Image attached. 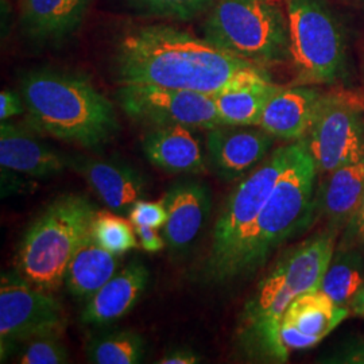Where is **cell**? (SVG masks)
<instances>
[{"instance_id": "cell-1", "label": "cell", "mask_w": 364, "mask_h": 364, "mask_svg": "<svg viewBox=\"0 0 364 364\" xmlns=\"http://www.w3.org/2000/svg\"><path fill=\"white\" fill-rule=\"evenodd\" d=\"M114 65L120 85H156L210 96L272 80L267 69L208 39L166 25L135 27L123 34L117 42Z\"/></svg>"}, {"instance_id": "cell-2", "label": "cell", "mask_w": 364, "mask_h": 364, "mask_svg": "<svg viewBox=\"0 0 364 364\" xmlns=\"http://www.w3.org/2000/svg\"><path fill=\"white\" fill-rule=\"evenodd\" d=\"M338 228L313 235L281 257L257 287L242 314L240 341L246 351L267 362H287L279 346V324L289 305L318 290L333 258Z\"/></svg>"}, {"instance_id": "cell-3", "label": "cell", "mask_w": 364, "mask_h": 364, "mask_svg": "<svg viewBox=\"0 0 364 364\" xmlns=\"http://www.w3.org/2000/svg\"><path fill=\"white\" fill-rule=\"evenodd\" d=\"M30 124L60 141L95 149L117 131L115 107L88 78L55 69H34L21 80Z\"/></svg>"}, {"instance_id": "cell-4", "label": "cell", "mask_w": 364, "mask_h": 364, "mask_svg": "<svg viewBox=\"0 0 364 364\" xmlns=\"http://www.w3.org/2000/svg\"><path fill=\"white\" fill-rule=\"evenodd\" d=\"M318 170L304 139L290 144L287 168L274 186L259 216L221 270L224 282L252 273L279 246L306 230L316 216V178Z\"/></svg>"}, {"instance_id": "cell-5", "label": "cell", "mask_w": 364, "mask_h": 364, "mask_svg": "<svg viewBox=\"0 0 364 364\" xmlns=\"http://www.w3.org/2000/svg\"><path fill=\"white\" fill-rule=\"evenodd\" d=\"M95 213L87 196L66 193L53 200L28 225L18 247V273L42 290H57L75 251L91 232Z\"/></svg>"}, {"instance_id": "cell-6", "label": "cell", "mask_w": 364, "mask_h": 364, "mask_svg": "<svg viewBox=\"0 0 364 364\" xmlns=\"http://www.w3.org/2000/svg\"><path fill=\"white\" fill-rule=\"evenodd\" d=\"M204 38L267 69L290 60V33L282 0H218L203 25Z\"/></svg>"}, {"instance_id": "cell-7", "label": "cell", "mask_w": 364, "mask_h": 364, "mask_svg": "<svg viewBox=\"0 0 364 364\" xmlns=\"http://www.w3.org/2000/svg\"><path fill=\"white\" fill-rule=\"evenodd\" d=\"M285 7L294 84L335 82L346 64V42L326 0H285Z\"/></svg>"}, {"instance_id": "cell-8", "label": "cell", "mask_w": 364, "mask_h": 364, "mask_svg": "<svg viewBox=\"0 0 364 364\" xmlns=\"http://www.w3.org/2000/svg\"><path fill=\"white\" fill-rule=\"evenodd\" d=\"M289 156L290 144L274 150L237 183L228 197L212 235V245L205 264V273L210 279H218L221 270L259 216L275 183L287 168Z\"/></svg>"}, {"instance_id": "cell-9", "label": "cell", "mask_w": 364, "mask_h": 364, "mask_svg": "<svg viewBox=\"0 0 364 364\" xmlns=\"http://www.w3.org/2000/svg\"><path fill=\"white\" fill-rule=\"evenodd\" d=\"M66 314L61 302L49 291L28 282L21 274L6 273L0 281V347L1 360L28 338L61 336Z\"/></svg>"}, {"instance_id": "cell-10", "label": "cell", "mask_w": 364, "mask_h": 364, "mask_svg": "<svg viewBox=\"0 0 364 364\" xmlns=\"http://www.w3.org/2000/svg\"><path fill=\"white\" fill-rule=\"evenodd\" d=\"M363 105L353 95L324 93L305 135L318 173L335 170L364 158Z\"/></svg>"}, {"instance_id": "cell-11", "label": "cell", "mask_w": 364, "mask_h": 364, "mask_svg": "<svg viewBox=\"0 0 364 364\" xmlns=\"http://www.w3.org/2000/svg\"><path fill=\"white\" fill-rule=\"evenodd\" d=\"M117 100L127 117L150 129L180 124L208 131L223 124L213 96L200 92L123 84L117 90Z\"/></svg>"}, {"instance_id": "cell-12", "label": "cell", "mask_w": 364, "mask_h": 364, "mask_svg": "<svg viewBox=\"0 0 364 364\" xmlns=\"http://www.w3.org/2000/svg\"><path fill=\"white\" fill-rule=\"evenodd\" d=\"M350 308L340 306L320 290L301 294L294 299L279 324V346L287 360L293 351L317 346L348 316Z\"/></svg>"}, {"instance_id": "cell-13", "label": "cell", "mask_w": 364, "mask_h": 364, "mask_svg": "<svg viewBox=\"0 0 364 364\" xmlns=\"http://www.w3.org/2000/svg\"><path fill=\"white\" fill-rule=\"evenodd\" d=\"M273 142V135L262 129L221 124L207 134L209 166L221 180L240 178L266 159Z\"/></svg>"}, {"instance_id": "cell-14", "label": "cell", "mask_w": 364, "mask_h": 364, "mask_svg": "<svg viewBox=\"0 0 364 364\" xmlns=\"http://www.w3.org/2000/svg\"><path fill=\"white\" fill-rule=\"evenodd\" d=\"M0 165L16 174L49 178L64 173L70 159L42 144L31 131L7 120L0 124Z\"/></svg>"}, {"instance_id": "cell-15", "label": "cell", "mask_w": 364, "mask_h": 364, "mask_svg": "<svg viewBox=\"0 0 364 364\" xmlns=\"http://www.w3.org/2000/svg\"><path fill=\"white\" fill-rule=\"evenodd\" d=\"M168 220L164 236L171 250L182 251L195 243L205 225L210 209L208 188L197 181H181L164 196Z\"/></svg>"}, {"instance_id": "cell-16", "label": "cell", "mask_w": 364, "mask_h": 364, "mask_svg": "<svg viewBox=\"0 0 364 364\" xmlns=\"http://www.w3.org/2000/svg\"><path fill=\"white\" fill-rule=\"evenodd\" d=\"M324 93L313 85L281 87L266 105L259 129L285 141L305 138Z\"/></svg>"}, {"instance_id": "cell-17", "label": "cell", "mask_w": 364, "mask_h": 364, "mask_svg": "<svg viewBox=\"0 0 364 364\" xmlns=\"http://www.w3.org/2000/svg\"><path fill=\"white\" fill-rule=\"evenodd\" d=\"M91 4L92 0H22L19 25L34 42L58 43L77 31Z\"/></svg>"}, {"instance_id": "cell-18", "label": "cell", "mask_w": 364, "mask_h": 364, "mask_svg": "<svg viewBox=\"0 0 364 364\" xmlns=\"http://www.w3.org/2000/svg\"><path fill=\"white\" fill-rule=\"evenodd\" d=\"M149 270L141 260L130 263L115 274L105 287L87 299L81 320L90 326H107L135 306L149 284Z\"/></svg>"}, {"instance_id": "cell-19", "label": "cell", "mask_w": 364, "mask_h": 364, "mask_svg": "<svg viewBox=\"0 0 364 364\" xmlns=\"http://www.w3.org/2000/svg\"><path fill=\"white\" fill-rule=\"evenodd\" d=\"M70 166L85 178L105 207L117 213L130 212L132 205L144 197L142 176L126 164L105 159H70Z\"/></svg>"}, {"instance_id": "cell-20", "label": "cell", "mask_w": 364, "mask_h": 364, "mask_svg": "<svg viewBox=\"0 0 364 364\" xmlns=\"http://www.w3.org/2000/svg\"><path fill=\"white\" fill-rule=\"evenodd\" d=\"M142 149L151 165L168 173H203L207 166L192 129L180 124L151 127L144 138Z\"/></svg>"}, {"instance_id": "cell-21", "label": "cell", "mask_w": 364, "mask_h": 364, "mask_svg": "<svg viewBox=\"0 0 364 364\" xmlns=\"http://www.w3.org/2000/svg\"><path fill=\"white\" fill-rule=\"evenodd\" d=\"M117 255L102 247L90 232L69 262L64 284L75 299L87 301L117 274Z\"/></svg>"}, {"instance_id": "cell-22", "label": "cell", "mask_w": 364, "mask_h": 364, "mask_svg": "<svg viewBox=\"0 0 364 364\" xmlns=\"http://www.w3.org/2000/svg\"><path fill=\"white\" fill-rule=\"evenodd\" d=\"M364 195V158L329 173L317 195V208L338 228L351 221Z\"/></svg>"}, {"instance_id": "cell-23", "label": "cell", "mask_w": 364, "mask_h": 364, "mask_svg": "<svg viewBox=\"0 0 364 364\" xmlns=\"http://www.w3.org/2000/svg\"><path fill=\"white\" fill-rule=\"evenodd\" d=\"M282 85L272 80L242 85L213 96L221 123L225 126H259L260 117L270 99Z\"/></svg>"}, {"instance_id": "cell-24", "label": "cell", "mask_w": 364, "mask_h": 364, "mask_svg": "<svg viewBox=\"0 0 364 364\" xmlns=\"http://www.w3.org/2000/svg\"><path fill=\"white\" fill-rule=\"evenodd\" d=\"M364 287V263L355 250H338L333 254L318 290L340 306L350 308L355 294Z\"/></svg>"}, {"instance_id": "cell-25", "label": "cell", "mask_w": 364, "mask_h": 364, "mask_svg": "<svg viewBox=\"0 0 364 364\" xmlns=\"http://www.w3.org/2000/svg\"><path fill=\"white\" fill-rule=\"evenodd\" d=\"M144 355V338L134 331L100 333L87 344V358L95 364L139 363Z\"/></svg>"}, {"instance_id": "cell-26", "label": "cell", "mask_w": 364, "mask_h": 364, "mask_svg": "<svg viewBox=\"0 0 364 364\" xmlns=\"http://www.w3.org/2000/svg\"><path fill=\"white\" fill-rule=\"evenodd\" d=\"M132 223L108 210H96L91 232L95 240L107 251L120 255L138 247Z\"/></svg>"}, {"instance_id": "cell-27", "label": "cell", "mask_w": 364, "mask_h": 364, "mask_svg": "<svg viewBox=\"0 0 364 364\" xmlns=\"http://www.w3.org/2000/svg\"><path fill=\"white\" fill-rule=\"evenodd\" d=\"M131 4L147 15L189 21L210 10L215 0H130Z\"/></svg>"}, {"instance_id": "cell-28", "label": "cell", "mask_w": 364, "mask_h": 364, "mask_svg": "<svg viewBox=\"0 0 364 364\" xmlns=\"http://www.w3.org/2000/svg\"><path fill=\"white\" fill-rule=\"evenodd\" d=\"M57 335L28 338L18 356V363L63 364L69 362V353Z\"/></svg>"}, {"instance_id": "cell-29", "label": "cell", "mask_w": 364, "mask_h": 364, "mask_svg": "<svg viewBox=\"0 0 364 364\" xmlns=\"http://www.w3.org/2000/svg\"><path fill=\"white\" fill-rule=\"evenodd\" d=\"M130 221L135 225H149L159 228L164 227L168 220V210L164 201L150 203L139 200L136 201L129 212Z\"/></svg>"}, {"instance_id": "cell-30", "label": "cell", "mask_w": 364, "mask_h": 364, "mask_svg": "<svg viewBox=\"0 0 364 364\" xmlns=\"http://www.w3.org/2000/svg\"><path fill=\"white\" fill-rule=\"evenodd\" d=\"M26 109L22 95H18L10 90L0 93V120L7 122L11 117L21 115Z\"/></svg>"}, {"instance_id": "cell-31", "label": "cell", "mask_w": 364, "mask_h": 364, "mask_svg": "<svg viewBox=\"0 0 364 364\" xmlns=\"http://www.w3.org/2000/svg\"><path fill=\"white\" fill-rule=\"evenodd\" d=\"M135 232L139 239V243L144 251L150 254H156L162 251L165 247V239L161 237L158 234L156 228L149 227V225H135Z\"/></svg>"}, {"instance_id": "cell-32", "label": "cell", "mask_w": 364, "mask_h": 364, "mask_svg": "<svg viewBox=\"0 0 364 364\" xmlns=\"http://www.w3.org/2000/svg\"><path fill=\"white\" fill-rule=\"evenodd\" d=\"M201 359L195 351L189 348H174L166 352L159 360V364H195L198 363Z\"/></svg>"}, {"instance_id": "cell-33", "label": "cell", "mask_w": 364, "mask_h": 364, "mask_svg": "<svg viewBox=\"0 0 364 364\" xmlns=\"http://www.w3.org/2000/svg\"><path fill=\"white\" fill-rule=\"evenodd\" d=\"M352 220H353L355 232L358 235L359 240L364 245V195L363 198H362V203H360V205H359V208L356 210V213H355Z\"/></svg>"}, {"instance_id": "cell-34", "label": "cell", "mask_w": 364, "mask_h": 364, "mask_svg": "<svg viewBox=\"0 0 364 364\" xmlns=\"http://www.w3.org/2000/svg\"><path fill=\"white\" fill-rule=\"evenodd\" d=\"M350 311L355 313L356 316L364 317V287L355 294L350 304Z\"/></svg>"}, {"instance_id": "cell-35", "label": "cell", "mask_w": 364, "mask_h": 364, "mask_svg": "<svg viewBox=\"0 0 364 364\" xmlns=\"http://www.w3.org/2000/svg\"><path fill=\"white\" fill-rule=\"evenodd\" d=\"M341 362H348V363H364V346L359 348H352L348 352L347 356H344V359Z\"/></svg>"}, {"instance_id": "cell-36", "label": "cell", "mask_w": 364, "mask_h": 364, "mask_svg": "<svg viewBox=\"0 0 364 364\" xmlns=\"http://www.w3.org/2000/svg\"><path fill=\"white\" fill-rule=\"evenodd\" d=\"M355 99L360 103V105H363L364 107V95H360V96H355Z\"/></svg>"}]
</instances>
